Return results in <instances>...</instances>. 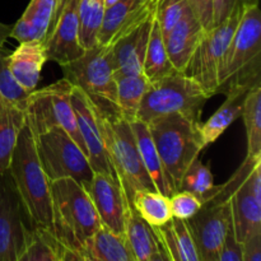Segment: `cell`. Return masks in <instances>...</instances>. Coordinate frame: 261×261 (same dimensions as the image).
<instances>
[{"mask_svg":"<svg viewBox=\"0 0 261 261\" xmlns=\"http://www.w3.org/2000/svg\"><path fill=\"white\" fill-rule=\"evenodd\" d=\"M158 241H160V240H158ZM149 261H171L170 256H168V254L166 252V250L163 249V246L161 245V242H160V250H158V251L155 252L152 257H150Z\"/></svg>","mask_w":261,"mask_h":261,"instance_id":"bcb514c9","label":"cell"},{"mask_svg":"<svg viewBox=\"0 0 261 261\" xmlns=\"http://www.w3.org/2000/svg\"><path fill=\"white\" fill-rule=\"evenodd\" d=\"M47 61L45 43L32 40L20 42L19 46L8 55V66L15 81L24 91L32 92L41 78V70Z\"/></svg>","mask_w":261,"mask_h":261,"instance_id":"ffe728a7","label":"cell"},{"mask_svg":"<svg viewBox=\"0 0 261 261\" xmlns=\"http://www.w3.org/2000/svg\"><path fill=\"white\" fill-rule=\"evenodd\" d=\"M242 4H257V0H241Z\"/></svg>","mask_w":261,"mask_h":261,"instance_id":"c3c4849f","label":"cell"},{"mask_svg":"<svg viewBox=\"0 0 261 261\" xmlns=\"http://www.w3.org/2000/svg\"><path fill=\"white\" fill-rule=\"evenodd\" d=\"M124 236L137 261H149L160 250V241L153 227L137 213L132 204L125 221Z\"/></svg>","mask_w":261,"mask_h":261,"instance_id":"d4e9b609","label":"cell"},{"mask_svg":"<svg viewBox=\"0 0 261 261\" xmlns=\"http://www.w3.org/2000/svg\"><path fill=\"white\" fill-rule=\"evenodd\" d=\"M87 261H137L124 234H117L105 226L99 227L81 250Z\"/></svg>","mask_w":261,"mask_h":261,"instance_id":"44dd1931","label":"cell"},{"mask_svg":"<svg viewBox=\"0 0 261 261\" xmlns=\"http://www.w3.org/2000/svg\"><path fill=\"white\" fill-rule=\"evenodd\" d=\"M214 198L229 200L232 229L240 244L261 233V157L245 158Z\"/></svg>","mask_w":261,"mask_h":261,"instance_id":"8992f818","label":"cell"},{"mask_svg":"<svg viewBox=\"0 0 261 261\" xmlns=\"http://www.w3.org/2000/svg\"><path fill=\"white\" fill-rule=\"evenodd\" d=\"M219 189L221 186L214 184L211 168L204 165L199 158L189 166L186 172L184 173L180 185V190L194 194L203 204L212 200L219 193Z\"/></svg>","mask_w":261,"mask_h":261,"instance_id":"4dcf8cb0","label":"cell"},{"mask_svg":"<svg viewBox=\"0 0 261 261\" xmlns=\"http://www.w3.org/2000/svg\"><path fill=\"white\" fill-rule=\"evenodd\" d=\"M249 91L242 88L228 91L226 93L227 98L223 105L205 122L199 124V133L204 148L216 142L241 116L245 97Z\"/></svg>","mask_w":261,"mask_h":261,"instance_id":"7402d4cb","label":"cell"},{"mask_svg":"<svg viewBox=\"0 0 261 261\" xmlns=\"http://www.w3.org/2000/svg\"><path fill=\"white\" fill-rule=\"evenodd\" d=\"M12 27L10 24H4V23L0 22V48L4 47L5 42L8 41V38L10 37V32H12Z\"/></svg>","mask_w":261,"mask_h":261,"instance_id":"f6af8a7d","label":"cell"},{"mask_svg":"<svg viewBox=\"0 0 261 261\" xmlns=\"http://www.w3.org/2000/svg\"><path fill=\"white\" fill-rule=\"evenodd\" d=\"M33 234L9 173L0 175V261H18Z\"/></svg>","mask_w":261,"mask_h":261,"instance_id":"7c38bea8","label":"cell"},{"mask_svg":"<svg viewBox=\"0 0 261 261\" xmlns=\"http://www.w3.org/2000/svg\"><path fill=\"white\" fill-rule=\"evenodd\" d=\"M53 236L61 246L81 252L87 240L101 227L86 188L70 177L50 181Z\"/></svg>","mask_w":261,"mask_h":261,"instance_id":"7a4b0ae2","label":"cell"},{"mask_svg":"<svg viewBox=\"0 0 261 261\" xmlns=\"http://www.w3.org/2000/svg\"><path fill=\"white\" fill-rule=\"evenodd\" d=\"M116 2H117V0H105V5H106V9H107V8L111 7V5H114Z\"/></svg>","mask_w":261,"mask_h":261,"instance_id":"7dc6e473","label":"cell"},{"mask_svg":"<svg viewBox=\"0 0 261 261\" xmlns=\"http://www.w3.org/2000/svg\"><path fill=\"white\" fill-rule=\"evenodd\" d=\"M130 204L134 206L137 213L152 227L165 226L172 219L168 196L158 191H137Z\"/></svg>","mask_w":261,"mask_h":261,"instance_id":"f546056e","label":"cell"},{"mask_svg":"<svg viewBox=\"0 0 261 261\" xmlns=\"http://www.w3.org/2000/svg\"><path fill=\"white\" fill-rule=\"evenodd\" d=\"M69 0H55V9H54V15H53V19H51V23L50 25H48V31H47V35L51 32V31L54 30V27H55L56 22H58L59 17H60V14L63 13L64 8H65L66 3H68ZM47 37V36H46Z\"/></svg>","mask_w":261,"mask_h":261,"instance_id":"ee69618b","label":"cell"},{"mask_svg":"<svg viewBox=\"0 0 261 261\" xmlns=\"http://www.w3.org/2000/svg\"><path fill=\"white\" fill-rule=\"evenodd\" d=\"M40 163L50 181L70 177L83 186L93 176L86 153L60 127L35 135Z\"/></svg>","mask_w":261,"mask_h":261,"instance_id":"8fae6325","label":"cell"},{"mask_svg":"<svg viewBox=\"0 0 261 261\" xmlns=\"http://www.w3.org/2000/svg\"><path fill=\"white\" fill-rule=\"evenodd\" d=\"M55 0H31L23 14L32 23L35 40L45 41L54 15Z\"/></svg>","mask_w":261,"mask_h":261,"instance_id":"e575fe53","label":"cell"},{"mask_svg":"<svg viewBox=\"0 0 261 261\" xmlns=\"http://www.w3.org/2000/svg\"><path fill=\"white\" fill-rule=\"evenodd\" d=\"M171 261H200L185 221L172 218L161 227H153Z\"/></svg>","mask_w":261,"mask_h":261,"instance_id":"603a6c76","label":"cell"},{"mask_svg":"<svg viewBox=\"0 0 261 261\" xmlns=\"http://www.w3.org/2000/svg\"><path fill=\"white\" fill-rule=\"evenodd\" d=\"M130 125H132L133 134H134L135 142H137V147L138 150H139L142 162L144 165L145 171L149 175L150 180L154 184L155 190L170 198L173 191L165 175L160 154H158L157 148H155L147 124L137 120V121L132 122Z\"/></svg>","mask_w":261,"mask_h":261,"instance_id":"cb8c5ba5","label":"cell"},{"mask_svg":"<svg viewBox=\"0 0 261 261\" xmlns=\"http://www.w3.org/2000/svg\"><path fill=\"white\" fill-rule=\"evenodd\" d=\"M242 261H261V233L242 242Z\"/></svg>","mask_w":261,"mask_h":261,"instance_id":"b9f144b4","label":"cell"},{"mask_svg":"<svg viewBox=\"0 0 261 261\" xmlns=\"http://www.w3.org/2000/svg\"><path fill=\"white\" fill-rule=\"evenodd\" d=\"M10 37L15 38L18 42H25V41L35 40V32H33L32 23L30 22L24 14L18 19L15 24H13Z\"/></svg>","mask_w":261,"mask_h":261,"instance_id":"60d3db41","label":"cell"},{"mask_svg":"<svg viewBox=\"0 0 261 261\" xmlns=\"http://www.w3.org/2000/svg\"><path fill=\"white\" fill-rule=\"evenodd\" d=\"M154 14L150 15L142 24L120 37L110 46L115 78L143 74V64H144Z\"/></svg>","mask_w":261,"mask_h":261,"instance_id":"ac0fdd59","label":"cell"},{"mask_svg":"<svg viewBox=\"0 0 261 261\" xmlns=\"http://www.w3.org/2000/svg\"><path fill=\"white\" fill-rule=\"evenodd\" d=\"M86 261H87V260H86Z\"/></svg>","mask_w":261,"mask_h":261,"instance_id":"681fc988","label":"cell"},{"mask_svg":"<svg viewBox=\"0 0 261 261\" xmlns=\"http://www.w3.org/2000/svg\"><path fill=\"white\" fill-rule=\"evenodd\" d=\"M206 99L209 97L196 82L175 70L150 82L143 96L138 120L148 124L157 117L180 114L199 121Z\"/></svg>","mask_w":261,"mask_h":261,"instance_id":"52a82bcc","label":"cell"},{"mask_svg":"<svg viewBox=\"0 0 261 261\" xmlns=\"http://www.w3.org/2000/svg\"><path fill=\"white\" fill-rule=\"evenodd\" d=\"M188 9L186 0H155L154 17L163 37L177 24Z\"/></svg>","mask_w":261,"mask_h":261,"instance_id":"d590c367","label":"cell"},{"mask_svg":"<svg viewBox=\"0 0 261 261\" xmlns=\"http://www.w3.org/2000/svg\"><path fill=\"white\" fill-rule=\"evenodd\" d=\"M186 3L204 30L213 28V0H186Z\"/></svg>","mask_w":261,"mask_h":261,"instance_id":"74e56055","label":"cell"},{"mask_svg":"<svg viewBox=\"0 0 261 261\" xmlns=\"http://www.w3.org/2000/svg\"><path fill=\"white\" fill-rule=\"evenodd\" d=\"M47 60L59 65L71 63L84 54L79 35V0H69L55 27L43 41Z\"/></svg>","mask_w":261,"mask_h":261,"instance_id":"2e32d148","label":"cell"},{"mask_svg":"<svg viewBox=\"0 0 261 261\" xmlns=\"http://www.w3.org/2000/svg\"><path fill=\"white\" fill-rule=\"evenodd\" d=\"M86 190L93 203L102 226L114 233L124 234L129 200L115 173L93 172Z\"/></svg>","mask_w":261,"mask_h":261,"instance_id":"5bb4252c","label":"cell"},{"mask_svg":"<svg viewBox=\"0 0 261 261\" xmlns=\"http://www.w3.org/2000/svg\"><path fill=\"white\" fill-rule=\"evenodd\" d=\"M71 89L73 86L63 78L50 86L31 92L24 110L25 121L30 124L35 135L60 127L86 153L71 106Z\"/></svg>","mask_w":261,"mask_h":261,"instance_id":"9c48e42d","label":"cell"},{"mask_svg":"<svg viewBox=\"0 0 261 261\" xmlns=\"http://www.w3.org/2000/svg\"><path fill=\"white\" fill-rule=\"evenodd\" d=\"M98 119L107 158L129 203L137 191H157L142 162L132 125L119 116Z\"/></svg>","mask_w":261,"mask_h":261,"instance_id":"ba28073f","label":"cell"},{"mask_svg":"<svg viewBox=\"0 0 261 261\" xmlns=\"http://www.w3.org/2000/svg\"><path fill=\"white\" fill-rule=\"evenodd\" d=\"M71 106L76 117L79 134L83 140L86 154L93 172L115 173L105 149L98 115L88 97L79 88L71 89Z\"/></svg>","mask_w":261,"mask_h":261,"instance_id":"9a60e30c","label":"cell"},{"mask_svg":"<svg viewBox=\"0 0 261 261\" xmlns=\"http://www.w3.org/2000/svg\"><path fill=\"white\" fill-rule=\"evenodd\" d=\"M175 71L170 59H168L167 50H166L165 38H163L158 22L153 19L152 30H150L149 41H148L147 51H145L144 64H143V74L148 82H155L163 76L168 75Z\"/></svg>","mask_w":261,"mask_h":261,"instance_id":"83f0119b","label":"cell"},{"mask_svg":"<svg viewBox=\"0 0 261 261\" xmlns=\"http://www.w3.org/2000/svg\"><path fill=\"white\" fill-rule=\"evenodd\" d=\"M241 14L242 4H239L227 19L205 31L184 70V74L196 82L209 98L217 94L219 73Z\"/></svg>","mask_w":261,"mask_h":261,"instance_id":"30bf717a","label":"cell"},{"mask_svg":"<svg viewBox=\"0 0 261 261\" xmlns=\"http://www.w3.org/2000/svg\"><path fill=\"white\" fill-rule=\"evenodd\" d=\"M168 200H170L172 218L181 219V221H188L193 218L203 206V203L194 194L184 190L176 191L168 198Z\"/></svg>","mask_w":261,"mask_h":261,"instance_id":"8d00e7d4","label":"cell"},{"mask_svg":"<svg viewBox=\"0 0 261 261\" xmlns=\"http://www.w3.org/2000/svg\"><path fill=\"white\" fill-rule=\"evenodd\" d=\"M218 261H242V244H240L231 229L223 245Z\"/></svg>","mask_w":261,"mask_h":261,"instance_id":"f35d334b","label":"cell"},{"mask_svg":"<svg viewBox=\"0 0 261 261\" xmlns=\"http://www.w3.org/2000/svg\"><path fill=\"white\" fill-rule=\"evenodd\" d=\"M8 173L32 228L53 234L50 180L40 163L35 133L27 121L17 138Z\"/></svg>","mask_w":261,"mask_h":261,"instance_id":"6da1fadb","label":"cell"},{"mask_svg":"<svg viewBox=\"0 0 261 261\" xmlns=\"http://www.w3.org/2000/svg\"><path fill=\"white\" fill-rule=\"evenodd\" d=\"M115 81H116L117 114L120 119L132 124L138 120V111L143 96L149 86V82L144 74L117 76Z\"/></svg>","mask_w":261,"mask_h":261,"instance_id":"4316f807","label":"cell"},{"mask_svg":"<svg viewBox=\"0 0 261 261\" xmlns=\"http://www.w3.org/2000/svg\"><path fill=\"white\" fill-rule=\"evenodd\" d=\"M261 79V13L259 4H242L226 60L218 78L217 93L231 89H251Z\"/></svg>","mask_w":261,"mask_h":261,"instance_id":"3957f363","label":"cell"},{"mask_svg":"<svg viewBox=\"0 0 261 261\" xmlns=\"http://www.w3.org/2000/svg\"><path fill=\"white\" fill-rule=\"evenodd\" d=\"M64 79L81 89L97 115L119 116L116 107V81L114 76L111 47L97 43L71 63L61 65Z\"/></svg>","mask_w":261,"mask_h":261,"instance_id":"5b68a950","label":"cell"},{"mask_svg":"<svg viewBox=\"0 0 261 261\" xmlns=\"http://www.w3.org/2000/svg\"><path fill=\"white\" fill-rule=\"evenodd\" d=\"M105 12V0H79V35L84 50L98 43Z\"/></svg>","mask_w":261,"mask_h":261,"instance_id":"1f68e13d","label":"cell"},{"mask_svg":"<svg viewBox=\"0 0 261 261\" xmlns=\"http://www.w3.org/2000/svg\"><path fill=\"white\" fill-rule=\"evenodd\" d=\"M8 55L9 54L5 53L4 48H0V94L10 103L24 111L30 92L24 91L13 76L8 66Z\"/></svg>","mask_w":261,"mask_h":261,"instance_id":"836d02e7","label":"cell"},{"mask_svg":"<svg viewBox=\"0 0 261 261\" xmlns=\"http://www.w3.org/2000/svg\"><path fill=\"white\" fill-rule=\"evenodd\" d=\"M154 10L155 0H117L105 12L98 43L111 46L154 14Z\"/></svg>","mask_w":261,"mask_h":261,"instance_id":"e0dca14e","label":"cell"},{"mask_svg":"<svg viewBox=\"0 0 261 261\" xmlns=\"http://www.w3.org/2000/svg\"><path fill=\"white\" fill-rule=\"evenodd\" d=\"M241 0H213V27L229 17Z\"/></svg>","mask_w":261,"mask_h":261,"instance_id":"ab89813d","label":"cell"},{"mask_svg":"<svg viewBox=\"0 0 261 261\" xmlns=\"http://www.w3.org/2000/svg\"><path fill=\"white\" fill-rule=\"evenodd\" d=\"M59 261H86L83 255L74 250L66 249L60 245V252H59Z\"/></svg>","mask_w":261,"mask_h":261,"instance_id":"7bdbcfd3","label":"cell"},{"mask_svg":"<svg viewBox=\"0 0 261 261\" xmlns=\"http://www.w3.org/2000/svg\"><path fill=\"white\" fill-rule=\"evenodd\" d=\"M185 222L200 261H218L227 236L232 229L229 200L213 198L204 203L193 218Z\"/></svg>","mask_w":261,"mask_h":261,"instance_id":"4fadbf2b","label":"cell"},{"mask_svg":"<svg viewBox=\"0 0 261 261\" xmlns=\"http://www.w3.org/2000/svg\"><path fill=\"white\" fill-rule=\"evenodd\" d=\"M199 124L180 114L157 117L147 124L173 194L180 190L184 173L204 149Z\"/></svg>","mask_w":261,"mask_h":261,"instance_id":"277c9868","label":"cell"},{"mask_svg":"<svg viewBox=\"0 0 261 261\" xmlns=\"http://www.w3.org/2000/svg\"><path fill=\"white\" fill-rule=\"evenodd\" d=\"M205 30L189 8L177 24L165 36L168 59L176 71L184 73Z\"/></svg>","mask_w":261,"mask_h":261,"instance_id":"d6986e66","label":"cell"},{"mask_svg":"<svg viewBox=\"0 0 261 261\" xmlns=\"http://www.w3.org/2000/svg\"><path fill=\"white\" fill-rule=\"evenodd\" d=\"M242 119L247 138V158L261 157V86L247 92L242 107Z\"/></svg>","mask_w":261,"mask_h":261,"instance_id":"f1b7e54d","label":"cell"},{"mask_svg":"<svg viewBox=\"0 0 261 261\" xmlns=\"http://www.w3.org/2000/svg\"><path fill=\"white\" fill-rule=\"evenodd\" d=\"M60 244L48 232L36 231L18 261H59Z\"/></svg>","mask_w":261,"mask_h":261,"instance_id":"d6a6232c","label":"cell"},{"mask_svg":"<svg viewBox=\"0 0 261 261\" xmlns=\"http://www.w3.org/2000/svg\"><path fill=\"white\" fill-rule=\"evenodd\" d=\"M24 124L25 112L0 94V175L8 172L13 149Z\"/></svg>","mask_w":261,"mask_h":261,"instance_id":"484cf974","label":"cell"}]
</instances>
